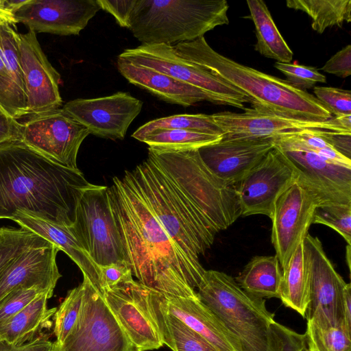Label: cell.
<instances>
[{"mask_svg":"<svg viewBox=\"0 0 351 351\" xmlns=\"http://www.w3.org/2000/svg\"><path fill=\"white\" fill-rule=\"evenodd\" d=\"M148 150L128 172L179 250L204 272L199 256L241 216L236 185L215 175L198 149Z\"/></svg>","mask_w":351,"mask_h":351,"instance_id":"6da1fadb","label":"cell"},{"mask_svg":"<svg viewBox=\"0 0 351 351\" xmlns=\"http://www.w3.org/2000/svg\"><path fill=\"white\" fill-rule=\"evenodd\" d=\"M110 188L124 261L140 283L167 298H194L204 272L182 254L125 171Z\"/></svg>","mask_w":351,"mask_h":351,"instance_id":"7a4b0ae2","label":"cell"},{"mask_svg":"<svg viewBox=\"0 0 351 351\" xmlns=\"http://www.w3.org/2000/svg\"><path fill=\"white\" fill-rule=\"evenodd\" d=\"M91 184L79 169L57 164L20 139L0 145V219L23 210L71 226L78 198Z\"/></svg>","mask_w":351,"mask_h":351,"instance_id":"3957f363","label":"cell"},{"mask_svg":"<svg viewBox=\"0 0 351 351\" xmlns=\"http://www.w3.org/2000/svg\"><path fill=\"white\" fill-rule=\"evenodd\" d=\"M183 58L220 77L244 94L251 106L290 117L324 121L331 113L307 91L287 80L239 64L214 50L204 37L173 45Z\"/></svg>","mask_w":351,"mask_h":351,"instance_id":"277c9868","label":"cell"},{"mask_svg":"<svg viewBox=\"0 0 351 351\" xmlns=\"http://www.w3.org/2000/svg\"><path fill=\"white\" fill-rule=\"evenodd\" d=\"M226 0H136L129 29L142 45H174L228 25Z\"/></svg>","mask_w":351,"mask_h":351,"instance_id":"5b68a950","label":"cell"},{"mask_svg":"<svg viewBox=\"0 0 351 351\" xmlns=\"http://www.w3.org/2000/svg\"><path fill=\"white\" fill-rule=\"evenodd\" d=\"M196 291L199 299L238 341L242 351H269L274 314L265 300L244 291L231 276L205 270Z\"/></svg>","mask_w":351,"mask_h":351,"instance_id":"8992f818","label":"cell"},{"mask_svg":"<svg viewBox=\"0 0 351 351\" xmlns=\"http://www.w3.org/2000/svg\"><path fill=\"white\" fill-rule=\"evenodd\" d=\"M69 228L97 265L124 261L108 186L92 184L82 191Z\"/></svg>","mask_w":351,"mask_h":351,"instance_id":"52a82bcc","label":"cell"},{"mask_svg":"<svg viewBox=\"0 0 351 351\" xmlns=\"http://www.w3.org/2000/svg\"><path fill=\"white\" fill-rule=\"evenodd\" d=\"M223 138H272L304 132L351 134V114L317 121L290 117L250 107L242 112L213 114Z\"/></svg>","mask_w":351,"mask_h":351,"instance_id":"ba28073f","label":"cell"},{"mask_svg":"<svg viewBox=\"0 0 351 351\" xmlns=\"http://www.w3.org/2000/svg\"><path fill=\"white\" fill-rule=\"evenodd\" d=\"M84 297L76 323L51 351H140L130 341L102 295L84 277Z\"/></svg>","mask_w":351,"mask_h":351,"instance_id":"9c48e42d","label":"cell"},{"mask_svg":"<svg viewBox=\"0 0 351 351\" xmlns=\"http://www.w3.org/2000/svg\"><path fill=\"white\" fill-rule=\"evenodd\" d=\"M118 58L133 64L156 70L202 90L223 105L244 108L248 98L226 81L180 56L173 46L141 45L126 49Z\"/></svg>","mask_w":351,"mask_h":351,"instance_id":"30bf717a","label":"cell"},{"mask_svg":"<svg viewBox=\"0 0 351 351\" xmlns=\"http://www.w3.org/2000/svg\"><path fill=\"white\" fill-rule=\"evenodd\" d=\"M88 130L62 108L29 116L21 123L20 140L50 160L78 169L77 156Z\"/></svg>","mask_w":351,"mask_h":351,"instance_id":"8fae6325","label":"cell"},{"mask_svg":"<svg viewBox=\"0 0 351 351\" xmlns=\"http://www.w3.org/2000/svg\"><path fill=\"white\" fill-rule=\"evenodd\" d=\"M319 204L315 194L298 178L276 199L269 217L271 241L282 269L308 233L314 210Z\"/></svg>","mask_w":351,"mask_h":351,"instance_id":"7c38bea8","label":"cell"},{"mask_svg":"<svg viewBox=\"0 0 351 351\" xmlns=\"http://www.w3.org/2000/svg\"><path fill=\"white\" fill-rule=\"evenodd\" d=\"M304 246L310 271V300L305 317L318 328L334 327L343 320L341 304L346 282L317 237L308 233Z\"/></svg>","mask_w":351,"mask_h":351,"instance_id":"4fadbf2b","label":"cell"},{"mask_svg":"<svg viewBox=\"0 0 351 351\" xmlns=\"http://www.w3.org/2000/svg\"><path fill=\"white\" fill-rule=\"evenodd\" d=\"M298 176L285 154L274 146L236 184L241 216H270L278 196Z\"/></svg>","mask_w":351,"mask_h":351,"instance_id":"5bb4252c","label":"cell"},{"mask_svg":"<svg viewBox=\"0 0 351 351\" xmlns=\"http://www.w3.org/2000/svg\"><path fill=\"white\" fill-rule=\"evenodd\" d=\"M149 288L134 279L105 289L103 298L130 341L140 351L163 346L149 304Z\"/></svg>","mask_w":351,"mask_h":351,"instance_id":"9a60e30c","label":"cell"},{"mask_svg":"<svg viewBox=\"0 0 351 351\" xmlns=\"http://www.w3.org/2000/svg\"><path fill=\"white\" fill-rule=\"evenodd\" d=\"M142 107L140 99L128 93L117 92L97 98L75 99L66 102L62 108L90 134L122 140Z\"/></svg>","mask_w":351,"mask_h":351,"instance_id":"2e32d148","label":"cell"},{"mask_svg":"<svg viewBox=\"0 0 351 351\" xmlns=\"http://www.w3.org/2000/svg\"><path fill=\"white\" fill-rule=\"evenodd\" d=\"M19 59L22 69L29 116L60 108V75L43 51L36 33L29 30L17 34Z\"/></svg>","mask_w":351,"mask_h":351,"instance_id":"e0dca14e","label":"cell"},{"mask_svg":"<svg viewBox=\"0 0 351 351\" xmlns=\"http://www.w3.org/2000/svg\"><path fill=\"white\" fill-rule=\"evenodd\" d=\"M100 10L97 0H27L13 12L34 32L78 35Z\"/></svg>","mask_w":351,"mask_h":351,"instance_id":"ac0fdd59","label":"cell"},{"mask_svg":"<svg viewBox=\"0 0 351 351\" xmlns=\"http://www.w3.org/2000/svg\"><path fill=\"white\" fill-rule=\"evenodd\" d=\"M279 149L291 162L298 180L315 194L320 204H351V166L305 149Z\"/></svg>","mask_w":351,"mask_h":351,"instance_id":"d6986e66","label":"cell"},{"mask_svg":"<svg viewBox=\"0 0 351 351\" xmlns=\"http://www.w3.org/2000/svg\"><path fill=\"white\" fill-rule=\"evenodd\" d=\"M274 147L272 138H222L198 152L215 175L236 185Z\"/></svg>","mask_w":351,"mask_h":351,"instance_id":"ffe728a7","label":"cell"},{"mask_svg":"<svg viewBox=\"0 0 351 351\" xmlns=\"http://www.w3.org/2000/svg\"><path fill=\"white\" fill-rule=\"evenodd\" d=\"M50 243L27 250L0 272V304L12 292L37 287L53 293L62 275L56 263L60 251Z\"/></svg>","mask_w":351,"mask_h":351,"instance_id":"44dd1931","label":"cell"},{"mask_svg":"<svg viewBox=\"0 0 351 351\" xmlns=\"http://www.w3.org/2000/svg\"><path fill=\"white\" fill-rule=\"evenodd\" d=\"M119 73L130 84L143 88L167 102L184 107L208 101L223 105L215 97L193 86L147 67L133 64L117 58Z\"/></svg>","mask_w":351,"mask_h":351,"instance_id":"7402d4cb","label":"cell"},{"mask_svg":"<svg viewBox=\"0 0 351 351\" xmlns=\"http://www.w3.org/2000/svg\"><path fill=\"white\" fill-rule=\"evenodd\" d=\"M11 219L21 228L35 233L65 252L80 269L83 276L87 278L101 294L99 266L83 249L69 226L54 223L23 210L16 212Z\"/></svg>","mask_w":351,"mask_h":351,"instance_id":"603a6c76","label":"cell"},{"mask_svg":"<svg viewBox=\"0 0 351 351\" xmlns=\"http://www.w3.org/2000/svg\"><path fill=\"white\" fill-rule=\"evenodd\" d=\"M169 313L204 337L217 351H242L238 341L198 298H172L166 300Z\"/></svg>","mask_w":351,"mask_h":351,"instance_id":"cb8c5ba5","label":"cell"},{"mask_svg":"<svg viewBox=\"0 0 351 351\" xmlns=\"http://www.w3.org/2000/svg\"><path fill=\"white\" fill-rule=\"evenodd\" d=\"M53 294L45 292L23 309L0 325V339L10 346L27 343L52 326L51 318L57 308H48L47 300Z\"/></svg>","mask_w":351,"mask_h":351,"instance_id":"d4e9b609","label":"cell"},{"mask_svg":"<svg viewBox=\"0 0 351 351\" xmlns=\"http://www.w3.org/2000/svg\"><path fill=\"white\" fill-rule=\"evenodd\" d=\"M280 299L305 317L310 300V271L304 240L302 241L282 271Z\"/></svg>","mask_w":351,"mask_h":351,"instance_id":"484cf974","label":"cell"},{"mask_svg":"<svg viewBox=\"0 0 351 351\" xmlns=\"http://www.w3.org/2000/svg\"><path fill=\"white\" fill-rule=\"evenodd\" d=\"M277 256H256L235 278L244 291L263 299L280 298L282 274Z\"/></svg>","mask_w":351,"mask_h":351,"instance_id":"4316f807","label":"cell"},{"mask_svg":"<svg viewBox=\"0 0 351 351\" xmlns=\"http://www.w3.org/2000/svg\"><path fill=\"white\" fill-rule=\"evenodd\" d=\"M246 3L255 26V50L276 62H291L293 53L278 31L265 3L262 0H247Z\"/></svg>","mask_w":351,"mask_h":351,"instance_id":"83f0119b","label":"cell"},{"mask_svg":"<svg viewBox=\"0 0 351 351\" xmlns=\"http://www.w3.org/2000/svg\"><path fill=\"white\" fill-rule=\"evenodd\" d=\"M286 5L307 14L312 29L319 34L351 21V0H287Z\"/></svg>","mask_w":351,"mask_h":351,"instance_id":"f1b7e54d","label":"cell"},{"mask_svg":"<svg viewBox=\"0 0 351 351\" xmlns=\"http://www.w3.org/2000/svg\"><path fill=\"white\" fill-rule=\"evenodd\" d=\"M222 136L192 130L165 129L157 130L147 134L141 142L156 152H181L199 149L216 143Z\"/></svg>","mask_w":351,"mask_h":351,"instance_id":"f546056e","label":"cell"},{"mask_svg":"<svg viewBox=\"0 0 351 351\" xmlns=\"http://www.w3.org/2000/svg\"><path fill=\"white\" fill-rule=\"evenodd\" d=\"M165 129L192 130L223 136L213 115L206 114H180L156 119L140 126L132 136L141 141L149 133Z\"/></svg>","mask_w":351,"mask_h":351,"instance_id":"4dcf8cb0","label":"cell"},{"mask_svg":"<svg viewBox=\"0 0 351 351\" xmlns=\"http://www.w3.org/2000/svg\"><path fill=\"white\" fill-rule=\"evenodd\" d=\"M326 135L310 132L287 134L274 139V144L279 148L311 151L335 163L351 166V159L337 152L328 142Z\"/></svg>","mask_w":351,"mask_h":351,"instance_id":"1f68e13d","label":"cell"},{"mask_svg":"<svg viewBox=\"0 0 351 351\" xmlns=\"http://www.w3.org/2000/svg\"><path fill=\"white\" fill-rule=\"evenodd\" d=\"M17 34L11 25L0 24L1 55L14 90L20 100L27 107L23 75L19 59Z\"/></svg>","mask_w":351,"mask_h":351,"instance_id":"d6a6232c","label":"cell"},{"mask_svg":"<svg viewBox=\"0 0 351 351\" xmlns=\"http://www.w3.org/2000/svg\"><path fill=\"white\" fill-rule=\"evenodd\" d=\"M306 343L315 351H350L351 350V330L343 320L338 325L320 328L307 322L304 333Z\"/></svg>","mask_w":351,"mask_h":351,"instance_id":"836d02e7","label":"cell"},{"mask_svg":"<svg viewBox=\"0 0 351 351\" xmlns=\"http://www.w3.org/2000/svg\"><path fill=\"white\" fill-rule=\"evenodd\" d=\"M50 243L28 230L3 228L0 237V272L27 250Z\"/></svg>","mask_w":351,"mask_h":351,"instance_id":"e575fe53","label":"cell"},{"mask_svg":"<svg viewBox=\"0 0 351 351\" xmlns=\"http://www.w3.org/2000/svg\"><path fill=\"white\" fill-rule=\"evenodd\" d=\"M84 297L82 282L71 289L53 315L54 341L61 345L76 323L79 317Z\"/></svg>","mask_w":351,"mask_h":351,"instance_id":"d590c367","label":"cell"},{"mask_svg":"<svg viewBox=\"0 0 351 351\" xmlns=\"http://www.w3.org/2000/svg\"><path fill=\"white\" fill-rule=\"evenodd\" d=\"M165 322L173 341V351H217L201 335L169 313L166 303Z\"/></svg>","mask_w":351,"mask_h":351,"instance_id":"8d00e7d4","label":"cell"},{"mask_svg":"<svg viewBox=\"0 0 351 351\" xmlns=\"http://www.w3.org/2000/svg\"><path fill=\"white\" fill-rule=\"evenodd\" d=\"M312 223H319L335 230L351 245V204L329 203L318 205Z\"/></svg>","mask_w":351,"mask_h":351,"instance_id":"74e56055","label":"cell"},{"mask_svg":"<svg viewBox=\"0 0 351 351\" xmlns=\"http://www.w3.org/2000/svg\"><path fill=\"white\" fill-rule=\"evenodd\" d=\"M274 67L287 77V81L293 87L306 91L317 83H326V78L316 67L298 63L276 62Z\"/></svg>","mask_w":351,"mask_h":351,"instance_id":"f35d334b","label":"cell"},{"mask_svg":"<svg viewBox=\"0 0 351 351\" xmlns=\"http://www.w3.org/2000/svg\"><path fill=\"white\" fill-rule=\"evenodd\" d=\"M304 334H300L276 321L270 326L269 351H306Z\"/></svg>","mask_w":351,"mask_h":351,"instance_id":"ab89813d","label":"cell"},{"mask_svg":"<svg viewBox=\"0 0 351 351\" xmlns=\"http://www.w3.org/2000/svg\"><path fill=\"white\" fill-rule=\"evenodd\" d=\"M314 96L335 117L351 114V91L335 87L315 86Z\"/></svg>","mask_w":351,"mask_h":351,"instance_id":"60d3db41","label":"cell"},{"mask_svg":"<svg viewBox=\"0 0 351 351\" xmlns=\"http://www.w3.org/2000/svg\"><path fill=\"white\" fill-rule=\"evenodd\" d=\"M0 106L14 119L27 117L26 106L19 98L0 50Z\"/></svg>","mask_w":351,"mask_h":351,"instance_id":"b9f144b4","label":"cell"},{"mask_svg":"<svg viewBox=\"0 0 351 351\" xmlns=\"http://www.w3.org/2000/svg\"><path fill=\"white\" fill-rule=\"evenodd\" d=\"M49 291L37 287L21 289L8 295L0 304V325L18 313L38 296Z\"/></svg>","mask_w":351,"mask_h":351,"instance_id":"7bdbcfd3","label":"cell"},{"mask_svg":"<svg viewBox=\"0 0 351 351\" xmlns=\"http://www.w3.org/2000/svg\"><path fill=\"white\" fill-rule=\"evenodd\" d=\"M131 269L125 261L99 266V280L101 295L105 289L132 280Z\"/></svg>","mask_w":351,"mask_h":351,"instance_id":"ee69618b","label":"cell"},{"mask_svg":"<svg viewBox=\"0 0 351 351\" xmlns=\"http://www.w3.org/2000/svg\"><path fill=\"white\" fill-rule=\"evenodd\" d=\"M136 0H97L100 9L110 13L122 27L129 28Z\"/></svg>","mask_w":351,"mask_h":351,"instance_id":"f6af8a7d","label":"cell"},{"mask_svg":"<svg viewBox=\"0 0 351 351\" xmlns=\"http://www.w3.org/2000/svg\"><path fill=\"white\" fill-rule=\"evenodd\" d=\"M321 70L340 77L351 75V45H348L333 55Z\"/></svg>","mask_w":351,"mask_h":351,"instance_id":"bcb514c9","label":"cell"},{"mask_svg":"<svg viewBox=\"0 0 351 351\" xmlns=\"http://www.w3.org/2000/svg\"><path fill=\"white\" fill-rule=\"evenodd\" d=\"M21 123L12 118L0 106V145L20 138Z\"/></svg>","mask_w":351,"mask_h":351,"instance_id":"7dc6e473","label":"cell"},{"mask_svg":"<svg viewBox=\"0 0 351 351\" xmlns=\"http://www.w3.org/2000/svg\"><path fill=\"white\" fill-rule=\"evenodd\" d=\"M325 137L337 152L351 159V134L332 133Z\"/></svg>","mask_w":351,"mask_h":351,"instance_id":"c3c4849f","label":"cell"},{"mask_svg":"<svg viewBox=\"0 0 351 351\" xmlns=\"http://www.w3.org/2000/svg\"><path fill=\"white\" fill-rule=\"evenodd\" d=\"M53 342L47 334L42 333L34 339L19 346H10L8 351H51Z\"/></svg>","mask_w":351,"mask_h":351,"instance_id":"681fc988","label":"cell"},{"mask_svg":"<svg viewBox=\"0 0 351 351\" xmlns=\"http://www.w3.org/2000/svg\"><path fill=\"white\" fill-rule=\"evenodd\" d=\"M342 319L346 327L351 330V285L346 283L342 298Z\"/></svg>","mask_w":351,"mask_h":351,"instance_id":"f907efd6","label":"cell"},{"mask_svg":"<svg viewBox=\"0 0 351 351\" xmlns=\"http://www.w3.org/2000/svg\"><path fill=\"white\" fill-rule=\"evenodd\" d=\"M27 0H0V5L5 10L13 12L23 5Z\"/></svg>","mask_w":351,"mask_h":351,"instance_id":"816d5d0a","label":"cell"},{"mask_svg":"<svg viewBox=\"0 0 351 351\" xmlns=\"http://www.w3.org/2000/svg\"><path fill=\"white\" fill-rule=\"evenodd\" d=\"M17 23L13 14L0 5V24L15 25Z\"/></svg>","mask_w":351,"mask_h":351,"instance_id":"f5cc1de1","label":"cell"},{"mask_svg":"<svg viewBox=\"0 0 351 351\" xmlns=\"http://www.w3.org/2000/svg\"><path fill=\"white\" fill-rule=\"evenodd\" d=\"M350 255H351V252H350V245H348L347 247H346V261L347 262V264H348V267L349 268V269H350Z\"/></svg>","mask_w":351,"mask_h":351,"instance_id":"db71d44e","label":"cell"},{"mask_svg":"<svg viewBox=\"0 0 351 351\" xmlns=\"http://www.w3.org/2000/svg\"><path fill=\"white\" fill-rule=\"evenodd\" d=\"M10 346L3 342L0 339V351H8Z\"/></svg>","mask_w":351,"mask_h":351,"instance_id":"11a10c76","label":"cell"},{"mask_svg":"<svg viewBox=\"0 0 351 351\" xmlns=\"http://www.w3.org/2000/svg\"><path fill=\"white\" fill-rule=\"evenodd\" d=\"M307 344V343H306ZM306 351H315L313 347L307 344V348Z\"/></svg>","mask_w":351,"mask_h":351,"instance_id":"9f6ffc18","label":"cell"},{"mask_svg":"<svg viewBox=\"0 0 351 351\" xmlns=\"http://www.w3.org/2000/svg\"><path fill=\"white\" fill-rule=\"evenodd\" d=\"M3 231V228H0V237L1 236Z\"/></svg>","mask_w":351,"mask_h":351,"instance_id":"6f0895ef","label":"cell"}]
</instances>
